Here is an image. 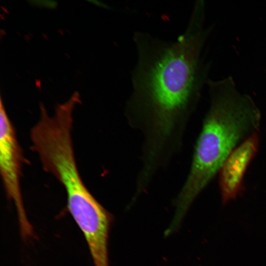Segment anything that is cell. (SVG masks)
Here are the masks:
<instances>
[{
	"label": "cell",
	"instance_id": "6da1fadb",
	"mask_svg": "<svg viewBox=\"0 0 266 266\" xmlns=\"http://www.w3.org/2000/svg\"><path fill=\"white\" fill-rule=\"evenodd\" d=\"M210 29L204 3L198 1L184 32L173 41L135 32L137 58L130 103L151 113L160 122H171L191 108L209 80L205 47Z\"/></svg>",
	"mask_w": 266,
	"mask_h": 266
},
{
	"label": "cell",
	"instance_id": "7a4b0ae2",
	"mask_svg": "<svg viewBox=\"0 0 266 266\" xmlns=\"http://www.w3.org/2000/svg\"><path fill=\"white\" fill-rule=\"evenodd\" d=\"M209 107L196 145L190 171L176 201L173 222L181 224L190 204L219 171L232 151L256 133L262 115L231 77L209 80Z\"/></svg>",
	"mask_w": 266,
	"mask_h": 266
},
{
	"label": "cell",
	"instance_id": "3957f363",
	"mask_svg": "<svg viewBox=\"0 0 266 266\" xmlns=\"http://www.w3.org/2000/svg\"><path fill=\"white\" fill-rule=\"evenodd\" d=\"M0 172L4 190L17 212L21 233L24 238L33 235L27 218L21 190L20 178L23 157L14 128L0 98Z\"/></svg>",
	"mask_w": 266,
	"mask_h": 266
},
{
	"label": "cell",
	"instance_id": "277c9868",
	"mask_svg": "<svg viewBox=\"0 0 266 266\" xmlns=\"http://www.w3.org/2000/svg\"><path fill=\"white\" fill-rule=\"evenodd\" d=\"M259 144L258 133H254L236 147L225 160L219 172L223 204L235 199L243 190L245 174Z\"/></svg>",
	"mask_w": 266,
	"mask_h": 266
}]
</instances>
